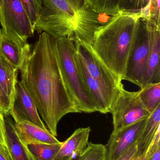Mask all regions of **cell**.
<instances>
[{"instance_id": "6da1fadb", "label": "cell", "mask_w": 160, "mask_h": 160, "mask_svg": "<svg viewBox=\"0 0 160 160\" xmlns=\"http://www.w3.org/2000/svg\"><path fill=\"white\" fill-rule=\"evenodd\" d=\"M21 81L31 95L48 129L57 136V125L70 113H80L59 67L55 39L43 32L20 68Z\"/></svg>"}, {"instance_id": "7a4b0ae2", "label": "cell", "mask_w": 160, "mask_h": 160, "mask_svg": "<svg viewBox=\"0 0 160 160\" xmlns=\"http://www.w3.org/2000/svg\"><path fill=\"white\" fill-rule=\"evenodd\" d=\"M140 17L118 12L98 28L91 43L98 56L122 80Z\"/></svg>"}, {"instance_id": "3957f363", "label": "cell", "mask_w": 160, "mask_h": 160, "mask_svg": "<svg viewBox=\"0 0 160 160\" xmlns=\"http://www.w3.org/2000/svg\"><path fill=\"white\" fill-rule=\"evenodd\" d=\"M55 49L63 79L80 113L97 112L79 67L74 40L66 38L55 39Z\"/></svg>"}, {"instance_id": "277c9868", "label": "cell", "mask_w": 160, "mask_h": 160, "mask_svg": "<svg viewBox=\"0 0 160 160\" xmlns=\"http://www.w3.org/2000/svg\"><path fill=\"white\" fill-rule=\"evenodd\" d=\"M41 12L34 30L45 32L55 39H73L76 21L84 0H42Z\"/></svg>"}, {"instance_id": "5b68a950", "label": "cell", "mask_w": 160, "mask_h": 160, "mask_svg": "<svg viewBox=\"0 0 160 160\" xmlns=\"http://www.w3.org/2000/svg\"><path fill=\"white\" fill-rule=\"evenodd\" d=\"M152 23L153 20L146 17L139 18L123 78L141 88L144 85L148 70Z\"/></svg>"}, {"instance_id": "8992f818", "label": "cell", "mask_w": 160, "mask_h": 160, "mask_svg": "<svg viewBox=\"0 0 160 160\" xmlns=\"http://www.w3.org/2000/svg\"><path fill=\"white\" fill-rule=\"evenodd\" d=\"M0 23L3 33L21 45L34 33L19 0H0Z\"/></svg>"}, {"instance_id": "52a82bcc", "label": "cell", "mask_w": 160, "mask_h": 160, "mask_svg": "<svg viewBox=\"0 0 160 160\" xmlns=\"http://www.w3.org/2000/svg\"><path fill=\"white\" fill-rule=\"evenodd\" d=\"M111 113L112 114L113 132L147 119L150 114L139 97V91H127L122 85L115 99Z\"/></svg>"}, {"instance_id": "ba28073f", "label": "cell", "mask_w": 160, "mask_h": 160, "mask_svg": "<svg viewBox=\"0 0 160 160\" xmlns=\"http://www.w3.org/2000/svg\"><path fill=\"white\" fill-rule=\"evenodd\" d=\"M78 55L84 64L89 75L100 85L116 97L122 80L116 76L98 56L91 44L79 40L74 41Z\"/></svg>"}, {"instance_id": "9c48e42d", "label": "cell", "mask_w": 160, "mask_h": 160, "mask_svg": "<svg viewBox=\"0 0 160 160\" xmlns=\"http://www.w3.org/2000/svg\"><path fill=\"white\" fill-rule=\"evenodd\" d=\"M16 94L10 115L14 122L27 121L43 129H48L41 120L33 98L21 81L16 84Z\"/></svg>"}, {"instance_id": "30bf717a", "label": "cell", "mask_w": 160, "mask_h": 160, "mask_svg": "<svg viewBox=\"0 0 160 160\" xmlns=\"http://www.w3.org/2000/svg\"><path fill=\"white\" fill-rule=\"evenodd\" d=\"M147 119L141 120L115 132H112L106 147L107 160L118 159L133 144L136 142L145 125Z\"/></svg>"}, {"instance_id": "8fae6325", "label": "cell", "mask_w": 160, "mask_h": 160, "mask_svg": "<svg viewBox=\"0 0 160 160\" xmlns=\"http://www.w3.org/2000/svg\"><path fill=\"white\" fill-rule=\"evenodd\" d=\"M100 16L85 3L76 21L73 40L91 44L95 33L105 22L100 21Z\"/></svg>"}, {"instance_id": "7c38bea8", "label": "cell", "mask_w": 160, "mask_h": 160, "mask_svg": "<svg viewBox=\"0 0 160 160\" xmlns=\"http://www.w3.org/2000/svg\"><path fill=\"white\" fill-rule=\"evenodd\" d=\"M77 60L85 82L96 105L97 112L102 114L111 113L115 96L101 86L89 75L78 53Z\"/></svg>"}, {"instance_id": "4fadbf2b", "label": "cell", "mask_w": 160, "mask_h": 160, "mask_svg": "<svg viewBox=\"0 0 160 160\" xmlns=\"http://www.w3.org/2000/svg\"><path fill=\"white\" fill-rule=\"evenodd\" d=\"M90 127L77 129L64 142L53 160H71L80 157L89 143Z\"/></svg>"}, {"instance_id": "5bb4252c", "label": "cell", "mask_w": 160, "mask_h": 160, "mask_svg": "<svg viewBox=\"0 0 160 160\" xmlns=\"http://www.w3.org/2000/svg\"><path fill=\"white\" fill-rule=\"evenodd\" d=\"M14 123L18 136L25 146L31 143L57 144L62 142L48 129L42 128L27 121Z\"/></svg>"}, {"instance_id": "9a60e30c", "label": "cell", "mask_w": 160, "mask_h": 160, "mask_svg": "<svg viewBox=\"0 0 160 160\" xmlns=\"http://www.w3.org/2000/svg\"><path fill=\"white\" fill-rule=\"evenodd\" d=\"M28 43L21 45L5 35L0 27V55L19 70L31 52Z\"/></svg>"}, {"instance_id": "2e32d148", "label": "cell", "mask_w": 160, "mask_h": 160, "mask_svg": "<svg viewBox=\"0 0 160 160\" xmlns=\"http://www.w3.org/2000/svg\"><path fill=\"white\" fill-rule=\"evenodd\" d=\"M160 23L153 20L148 70L144 86L148 83L160 82Z\"/></svg>"}, {"instance_id": "e0dca14e", "label": "cell", "mask_w": 160, "mask_h": 160, "mask_svg": "<svg viewBox=\"0 0 160 160\" xmlns=\"http://www.w3.org/2000/svg\"><path fill=\"white\" fill-rule=\"evenodd\" d=\"M7 147L12 160H32L27 150L20 140L15 123L9 116H4Z\"/></svg>"}, {"instance_id": "ac0fdd59", "label": "cell", "mask_w": 160, "mask_h": 160, "mask_svg": "<svg viewBox=\"0 0 160 160\" xmlns=\"http://www.w3.org/2000/svg\"><path fill=\"white\" fill-rule=\"evenodd\" d=\"M160 125V105L146 119L145 125L137 138V153L142 154L147 151Z\"/></svg>"}, {"instance_id": "d6986e66", "label": "cell", "mask_w": 160, "mask_h": 160, "mask_svg": "<svg viewBox=\"0 0 160 160\" xmlns=\"http://www.w3.org/2000/svg\"><path fill=\"white\" fill-rule=\"evenodd\" d=\"M19 70L0 55V83L13 103Z\"/></svg>"}, {"instance_id": "ffe728a7", "label": "cell", "mask_w": 160, "mask_h": 160, "mask_svg": "<svg viewBox=\"0 0 160 160\" xmlns=\"http://www.w3.org/2000/svg\"><path fill=\"white\" fill-rule=\"evenodd\" d=\"M139 97L146 109L152 114L160 105V82L146 85L139 90Z\"/></svg>"}, {"instance_id": "44dd1931", "label": "cell", "mask_w": 160, "mask_h": 160, "mask_svg": "<svg viewBox=\"0 0 160 160\" xmlns=\"http://www.w3.org/2000/svg\"><path fill=\"white\" fill-rule=\"evenodd\" d=\"M63 142L57 144L31 143L26 146L32 160H53Z\"/></svg>"}, {"instance_id": "7402d4cb", "label": "cell", "mask_w": 160, "mask_h": 160, "mask_svg": "<svg viewBox=\"0 0 160 160\" xmlns=\"http://www.w3.org/2000/svg\"><path fill=\"white\" fill-rule=\"evenodd\" d=\"M151 0H119V12L142 17H147Z\"/></svg>"}, {"instance_id": "603a6c76", "label": "cell", "mask_w": 160, "mask_h": 160, "mask_svg": "<svg viewBox=\"0 0 160 160\" xmlns=\"http://www.w3.org/2000/svg\"><path fill=\"white\" fill-rule=\"evenodd\" d=\"M119 0H84L85 3L94 11L100 14L115 16L119 12Z\"/></svg>"}, {"instance_id": "cb8c5ba5", "label": "cell", "mask_w": 160, "mask_h": 160, "mask_svg": "<svg viewBox=\"0 0 160 160\" xmlns=\"http://www.w3.org/2000/svg\"><path fill=\"white\" fill-rule=\"evenodd\" d=\"M79 160H107L106 147L101 144L89 142Z\"/></svg>"}, {"instance_id": "d4e9b609", "label": "cell", "mask_w": 160, "mask_h": 160, "mask_svg": "<svg viewBox=\"0 0 160 160\" xmlns=\"http://www.w3.org/2000/svg\"><path fill=\"white\" fill-rule=\"evenodd\" d=\"M31 22L33 29L38 20L42 8V0H19Z\"/></svg>"}, {"instance_id": "484cf974", "label": "cell", "mask_w": 160, "mask_h": 160, "mask_svg": "<svg viewBox=\"0 0 160 160\" xmlns=\"http://www.w3.org/2000/svg\"><path fill=\"white\" fill-rule=\"evenodd\" d=\"M11 107L12 103L11 100L0 83V111L4 116H9Z\"/></svg>"}, {"instance_id": "4316f807", "label": "cell", "mask_w": 160, "mask_h": 160, "mask_svg": "<svg viewBox=\"0 0 160 160\" xmlns=\"http://www.w3.org/2000/svg\"><path fill=\"white\" fill-rule=\"evenodd\" d=\"M160 0H151L148 16L146 18L160 23Z\"/></svg>"}, {"instance_id": "83f0119b", "label": "cell", "mask_w": 160, "mask_h": 160, "mask_svg": "<svg viewBox=\"0 0 160 160\" xmlns=\"http://www.w3.org/2000/svg\"><path fill=\"white\" fill-rule=\"evenodd\" d=\"M137 153V147L136 142L116 160H131Z\"/></svg>"}, {"instance_id": "f1b7e54d", "label": "cell", "mask_w": 160, "mask_h": 160, "mask_svg": "<svg viewBox=\"0 0 160 160\" xmlns=\"http://www.w3.org/2000/svg\"><path fill=\"white\" fill-rule=\"evenodd\" d=\"M0 145L7 147L5 140L4 117L1 111H0Z\"/></svg>"}, {"instance_id": "f546056e", "label": "cell", "mask_w": 160, "mask_h": 160, "mask_svg": "<svg viewBox=\"0 0 160 160\" xmlns=\"http://www.w3.org/2000/svg\"><path fill=\"white\" fill-rule=\"evenodd\" d=\"M155 151L151 150L150 146L148 147L147 150L142 154L136 153V155L133 157L131 160H150L151 155Z\"/></svg>"}, {"instance_id": "4dcf8cb0", "label": "cell", "mask_w": 160, "mask_h": 160, "mask_svg": "<svg viewBox=\"0 0 160 160\" xmlns=\"http://www.w3.org/2000/svg\"><path fill=\"white\" fill-rule=\"evenodd\" d=\"M0 160H12L6 147L0 145Z\"/></svg>"}, {"instance_id": "1f68e13d", "label": "cell", "mask_w": 160, "mask_h": 160, "mask_svg": "<svg viewBox=\"0 0 160 160\" xmlns=\"http://www.w3.org/2000/svg\"><path fill=\"white\" fill-rule=\"evenodd\" d=\"M150 160H160V148H157L151 155Z\"/></svg>"}, {"instance_id": "d6a6232c", "label": "cell", "mask_w": 160, "mask_h": 160, "mask_svg": "<svg viewBox=\"0 0 160 160\" xmlns=\"http://www.w3.org/2000/svg\"><path fill=\"white\" fill-rule=\"evenodd\" d=\"M79 158H80V157H76L72 158L71 160H79Z\"/></svg>"}]
</instances>
